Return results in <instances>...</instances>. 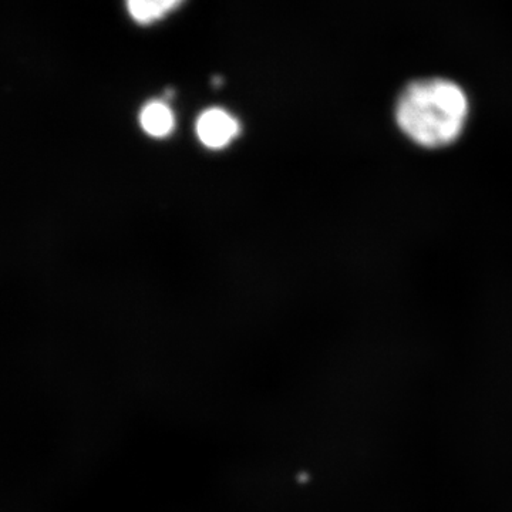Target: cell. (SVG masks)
I'll use <instances>...</instances> for the list:
<instances>
[{"mask_svg": "<svg viewBox=\"0 0 512 512\" xmlns=\"http://www.w3.org/2000/svg\"><path fill=\"white\" fill-rule=\"evenodd\" d=\"M470 99L447 77H424L407 84L394 104V121L404 137L423 148L456 143L466 130Z\"/></svg>", "mask_w": 512, "mask_h": 512, "instance_id": "obj_1", "label": "cell"}, {"mask_svg": "<svg viewBox=\"0 0 512 512\" xmlns=\"http://www.w3.org/2000/svg\"><path fill=\"white\" fill-rule=\"evenodd\" d=\"M195 130L205 147L211 148V150H221L238 137V134L241 133V126H239V121L228 111L212 107L198 117Z\"/></svg>", "mask_w": 512, "mask_h": 512, "instance_id": "obj_2", "label": "cell"}, {"mask_svg": "<svg viewBox=\"0 0 512 512\" xmlns=\"http://www.w3.org/2000/svg\"><path fill=\"white\" fill-rule=\"evenodd\" d=\"M141 128L154 138L170 136L175 128V116L171 107L160 100L150 101L140 113Z\"/></svg>", "mask_w": 512, "mask_h": 512, "instance_id": "obj_3", "label": "cell"}, {"mask_svg": "<svg viewBox=\"0 0 512 512\" xmlns=\"http://www.w3.org/2000/svg\"><path fill=\"white\" fill-rule=\"evenodd\" d=\"M184 0H126L127 12L138 25H153L183 5Z\"/></svg>", "mask_w": 512, "mask_h": 512, "instance_id": "obj_4", "label": "cell"}]
</instances>
